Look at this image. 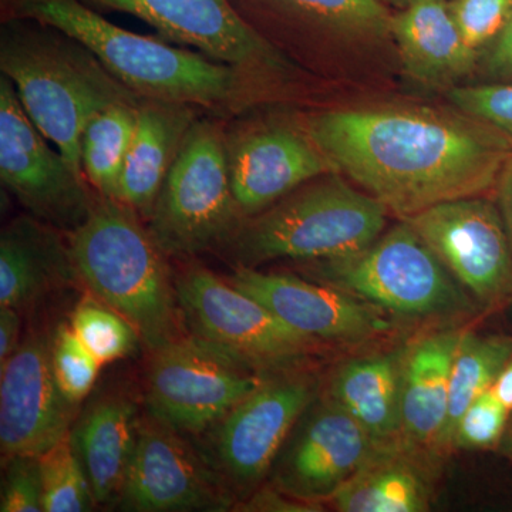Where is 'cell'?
<instances>
[{"instance_id": "cell-1", "label": "cell", "mask_w": 512, "mask_h": 512, "mask_svg": "<svg viewBox=\"0 0 512 512\" xmlns=\"http://www.w3.org/2000/svg\"><path fill=\"white\" fill-rule=\"evenodd\" d=\"M301 117L336 173L399 220L494 192L512 153L497 131L450 104L319 101Z\"/></svg>"}, {"instance_id": "cell-2", "label": "cell", "mask_w": 512, "mask_h": 512, "mask_svg": "<svg viewBox=\"0 0 512 512\" xmlns=\"http://www.w3.org/2000/svg\"><path fill=\"white\" fill-rule=\"evenodd\" d=\"M2 2L3 18L39 20L80 40L137 96L188 104L222 120L265 104H299L292 94L231 64L120 28L82 0Z\"/></svg>"}, {"instance_id": "cell-3", "label": "cell", "mask_w": 512, "mask_h": 512, "mask_svg": "<svg viewBox=\"0 0 512 512\" xmlns=\"http://www.w3.org/2000/svg\"><path fill=\"white\" fill-rule=\"evenodd\" d=\"M266 43L323 87L390 89L402 80L393 10L380 0H231Z\"/></svg>"}, {"instance_id": "cell-4", "label": "cell", "mask_w": 512, "mask_h": 512, "mask_svg": "<svg viewBox=\"0 0 512 512\" xmlns=\"http://www.w3.org/2000/svg\"><path fill=\"white\" fill-rule=\"evenodd\" d=\"M0 72L30 120L80 173L87 121L110 104L141 99L80 40L35 19L3 18Z\"/></svg>"}, {"instance_id": "cell-5", "label": "cell", "mask_w": 512, "mask_h": 512, "mask_svg": "<svg viewBox=\"0 0 512 512\" xmlns=\"http://www.w3.org/2000/svg\"><path fill=\"white\" fill-rule=\"evenodd\" d=\"M67 238L80 281L124 316L151 352L180 338L183 318L167 255L136 211L97 195L86 221Z\"/></svg>"}, {"instance_id": "cell-6", "label": "cell", "mask_w": 512, "mask_h": 512, "mask_svg": "<svg viewBox=\"0 0 512 512\" xmlns=\"http://www.w3.org/2000/svg\"><path fill=\"white\" fill-rule=\"evenodd\" d=\"M389 214L345 175L323 174L247 218L221 251L245 268L275 259L343 258L370 247L386 231Z\"/></svg>"}, {"instance_id": "cell-7", "label": "cell", "mask_w": 512, "mask_h": 512, "mask_svg": "<svg viewBox=\"0 0 512 512\" xmlns=\"http://www.w3.org/2000/svg\"><path fill=\"white\" fill-rule=\"evenodd\" d=\"M295 264L305 278L352 293L397 318L443 320L477 311L474 299L404 220L355 255Z\"/></svg>"}, {"instance_id": "cell-8", "label": "cell", "mask_w": 512, "mask_h": 512, "mask_svg": "<svg viewBox=\"0 0 512 512\" xmlns=\"http://www.w3.org/2000/svg\"><path fill=\"white\" fill-rule=\"evenodd\" d=\"M224 124L211 114L192 124L146 221L167 256L221 251L245 221L232 192Z\"/></svg>"}, {"instance_id": "cell-9", "label": "cell", "mask_w": 512, "mask_h": 512, "mask_svg": "<svg viewBox=\"0 0 512 512\" xmlns=\"http://www.w3.org/2000/svg\"><path fill=\"white\" fill-rule=\"evenodd\" d=\"M272 373L220 343L180 336L153 352L147 407L151 417L177 433H204Z\"/></svg>"}, {"instance_id": "cell-10", "label": "cell", "mask_w": 512, "mask_h": 512, "mask_svg": "<svg viewBox=\"0 0 512 512\" xmlns=\"http://www.w3.org/2000/svg\"><path fill=\"white\" fill-rule=\"evenodd\" d=\"M97 9L128 13L157 30L161 39L190 46L313 103L326 87L306 76L239 16L231 0H82Z\"/></svg>"}, {"instance_id": "cell-11", "label": "cell", "mask_w": 512, "mask_h": 512, "mask_svg": "<svg viewBox=\"0 0 512 512\" xmlns=\"http://www.w3.org/2000/svg\"><path fill=\"white\" fill-rule=\"evenodd\" d=\"M303 104H265L225 120L232 192L244 220L313 178L336 173L309 134Z\"/></svg>"}, {"instance_id": "cell-12", "label": "cell", "mask_w": 512, "mask_h": 512, "mask_svg": "<svg viewBox=\"0 0 512 512\" xmlns=\"http://www.w3.org/2000/svg\"><path fill=\"white\" fill-rule=\"evenodd\" d=\"M174 282L181 318L192 335L237 350L268 372L299 369L325 348L202 266H190Z\"/></svg>"}, {"instance_id": "cell-13", "label": "cell", "mask_w": 512, "mask_h": 512, "mask_svg": "<svg viewBox=\"0 0 512 512\" xmlns=\"http://www.w3.org/2000/svg\"><path fill=\"white\" fill-rule=\"evenodd\" d=\"M0 74V180L37 220L64 234L86 221L97 194L70 161L49 146Z\"/></svg>"}, {"instance_id": "cell-14", "label": "cell", "mask_w": 512, "mask_h": 512, "mask_svg": "<svg viewBox=\"0 0 512 512\" xmlns=\"http://www.w3.org/2000/svg\"><path fill=\"white\" fill-rule=\"evenodd\" d=\"M464 291L484 308L512 298V245L497 202L488 195L434 205L403 218Z\"/></svg>"}, {"instance_id": "cell-15", "label": "cell", "mask_w": 512, "mask_h": 512, "mask_svg": "<svg viewBox=\"0 0 512 512\" xmlns=\"http://www.w3.org/2000/svg\"><path fill=\"white\" fill-rule=\"evenodd\" d=\"M315 377L282 370L237 404L214 429V464L222 478L247 487L261 481L315 402Z\"/></svg>"}, {"instance_id": "cell-16", "label": "cell", "mask_w": 512, "mask_h": 512, "mask_svg": "<svg viewBox=\"0 0 512 512\" xmlns=\"http://www.w3.org/2000/svg\"><path fill=\"white\" fill-rule=\"evenodd\" d=\"M117 504L137 512L222 511L231 505L224 478L180 433L138 420L136 447Z\"/></svg>"}, {"instance_id": "cell-17", "label": "cell", "mask_w": 512, "mask_h": 512, "mask_svg": "<svg viewBox=\"0 0 512 512\" xmlns=\"http://www.w3.org/2000/svg\"><path fill=\"white\" fill-rule=\"evenodd\" d=\"M79 404L57 382L52 340L35 333L0 366V448L3 461L40 457L69 436Z\"/></svg>"}, {"instance_id": "cell-18", "label": "cell", "mask_w": 512, "mask_h": 512, "mask_svg": "<svg viewBox=\"0 0 512 512\" xmlns=\"http://www.w3.org/2000/svg\"><path fill=\"white\" fill-rule=\"evenodd\" d=\"M227 281L261 302L289 328L325 345H357L393 329L392 319L376 306L302 276L238 266Z\"/></svg>"}, {"instance_id": "cell-19", "label": "cell", "mask_w": 512, "mask_h": 512, "mask_svg": "<svg viewBox=\"0 0 512 512\" xmlns=\"http://www.w3.org/2000/svg\"><path fill=\"white\" fill-rule=\"evenodd\" d=\"M377 448L363 427L329 397L312 403L275 460L276 487L306 503L330 498Z\"/></svg>"}, {"instance_id": "cell-20", "label": "cell", "mask_w": 512, "mask_h": 512, "mask_svg": "<svg viewBox=\"0 0 512 512\" xmlns=\"http://www.w3.org/2000/svg\"><path fill=\"white\" fill-rule=\"evenodd\" d=\"M402 82L446 94L473 82L480 56L467 45L448 0H414L393 12Z\"/></svg>"}, {"instance_id": "cell-21", "label": "cell", "mask_w": 512, "mask_h": 512, "mask_svg": "<svg viewBox=\"0 0 512 512\" xmlns=\"http://www.w3.org/2000/svg\"><path fill=\"white\" fill-rule=\"evenodd\" d=\"M69 238L33 215H20L0 234V306L35 305L57 288L77 281Z\"/></svg>"}, {"instance_id": "cell-22", "label": "cell", "mask_w": 512, "mask_h": 512, "mask_svg": "<svg viewBox=\"0 0 512 512\" xmlns=\"http://www.w3.org/2000/svg\"><path fill=\"white\" fill-rule=\"evenodd\" d=\"M201 114L207 113L188 104L141 97L121 175L119 201L144 222L150 218L165 178Z\"/></svg>"}, {"instance_id": "cell-23", "label": "cell", "mask_w": 512, "mask_h": 512, "mask_svg": "<svg viewBox=\"0 0 512 512\" xmlns=\"http://www.w3.org/2000/svg\"><path fill=\"white\" fill-rule=\"evenodd\" d=\"M463 329L430 333L407 346L400 370L404 444L443 450L451 370Z\"/></svg>"}, {"instance_id": "cell-24", "label": "cell", "mask_w": 512, "mask_h": 512, "mask_svg": "<svg viewBox=\"0 0 512 512\" xmlns=\"http://www.w3.org/2000/svg\"><path fill=\"white\" fill-rule=\"evenodd\" d=\"M136 404L110 394L94 400L74 421L70 441L86 471L96 503H117L136 447Z\"/></svg>"}, {"instance_id": "cell-25", "label": "cell", "mask_w": 512, "mask_h": 512, "mask_svg": "<svg viewBox=\"0 0 512 512\" xmlns=\"http://www.w3.org/2000/svg\"><path fill=\"white\" fill-rule=\"evenodd\" d=\"M402 352L357 357L336 370L329 399L363 427L377 447L403 441L400 406Z\"/></svg>"}, {"instance_id": "cell-26", "label": "cell", "mask_w": 512, "mask_h": 512, "mask_svg": "<svg viewBox=\"0 0 512 512\" xmlns=\"http://www.w3.org/2000/svg\"><path fill=\"white\" fill-rule=\"evenodd\" d=\"M340 512H423L429 490L420 471L397 447H379L332 497Z\"/></svg>"}, {"instance_id": "cell-27", "label": "cell", "mask_w": 512, "mask_h": 512, "mask_svg": "<svg viewBox=\"0 0 512 512\" xmlns=\"http://www.w3.org/2000/svg\"><path fill=\"white\" fill-rule=\"evenodd\" d=\"M141 99L119 101L94 114L80 137V167L97 195L119 200L121 175Z\"/></svg>"}, {"instance_id": "cell-28", "label": "cell", "mask_w": 512, "mask_h": 512, "mask_svg": "<svg viewBox=\"0 0 512 512\" xmlns=\"http://www.w3.org/2000/svg\"><path fill=\"white\" fill-rule=\"evenodd\" d=\"M511 355L512 339L505 336H480L464 330L451 370L443 450L451 447L454 430L464 410L480 394L494 386Z\"/></svg>"}, {"instance_id": "cell-29", "label": "cell", "mask_w": 512, "mask_h": 512, "mask_svg": "<svg viewBox=\"0 0 512 512\" xmlns=\"http://www.w3.org/2000/svg\"><path fill=\"white\" fill-rule=\"evenodd\" d=\"M45 512H84L96 507L92 485L70 437L39 457Z\"/></svg>"}, {"instance_id": "cell-30", "label": "cell", "mask_w": 512, "mask_h": 512, "mask_svg": "<svg viewBox=\"0 0 512 512\" xmlns=\"http://www.w3.org/2000/svg\"><path fill=\"white\" fill-rule=\"evenodd\" d=\"M70 326L101 366L130 355L140 338L134 326L106 303L83 301Z\"/></svg>"}, {"instance_id": "cell-31", "label": "cell", "mask_w": 512, "mask_h": 512, "mask_svg": "<svg viewBox=\"0 0 512 512\" xmlns=\"http://www.w3.org/2000/svg\"><path fill=\"white\" fill-rule=\"evenodd\" d=\"M447 103L493 128L512 147V83H467L444 94Z\"/></svg>"}, {"instance_id": "cell-32", "label": "cell", "mask_w": 512, "mask_h": 512, "mask_svg": "<svg viewBox=\"0 0 512 512\" xmlns=\"http://www.w3.org/2000/svg\"><path fill=\"white\" fill-rule=\"evenodd\" d=\"M52 356L57 382L67 399L76 404L83 402L96 383L101 365L77 338L72 326L57 329Z\"/></svg>"}, {"instance_id": "cell-33", "label": "cell", "mask_w": 512, "mask_h": 512, "mask_svg": "<svg viewBox=\"0 0 512 512\" xmlns=\"http://www.w3.org/2000/svg\"><path fill=\"white\" fill-rule=\"evenodd\" d=\"M510 410L500 402L493 387L485 390L464 410L454 430L451 446L464 450H490L503 443Z\"/></svg>"}, {"instance_id": "cell-34", "label": "cell", "mask_w": 512, "mask_h": 512, "mask_svg": "<svg viewBox=\"0 0 512 512\" xmlns=\"http://www.w3.org/2000/svg\"><path fill=\"white\" fill-rule=\"evenodd\" d=\"M467 45L483 55L512 19V0H448Z\"/></svg>"}, {"instance_id": "cell-35", "label": "cell", "mask_w": 512, "mask_h": 512, "mask_svg": "<svg viewBox=\"0 0 512 512\" xmlns=\"http://www.w3.org/2000/svg\"><path fill=\"white\" fill-rule=\"evenodd\" d=\"M2 512H45L39 457L18 456L5 460Z\"/></svg>"}, {"instance_id": "cell-36", "label": "cell", "mask_w": 512, "mask_h": 512, "mask_svg": "<svg viewBox=\"0 0 512 512\" xmlns=\"http://www.w3.org/2000/svg\"><path fill=\"white\" fill-rule=\"evenodd\" d=\"M471 83H512V19L480 56Z\"/></svg>"}, {"instance_id": "cell-37", "label": "cell", "mask_w": 512, "mask_h": 512, "mask_svg": "<svg viewBox=\"0 0 512 512\" xmlns=\"http://www.w3.org/2000/svg\"><path fill=\"white\" fill-rule=\"evenodd\" d=\"M20 311L9 306H0V366L8 362L20 345Z\"/></svg>"}, {"instance_id": "cell-38", "label": "cell", "mask_w": 512, "mask_h": 512, "mask_svg": "<svg viewBox=\"0 0 512 512\" xmlns=\"http://www.w3.org/2000/svg\"><path fill=\"white\" fill-rule=\"evenodd\" d=\"M494 195L512 245V153L501 168L497 184H495Z\"/></svg>"}, {"instance_id": "cell-39", "label": "cell", "mask_w": 512, "mask_h": 512, "mask_svg": "<svg viewBox=\"0 0 512 512\" xmlns=\"http://www.w3.org/2000/svg\"><path fill=\"white\" fill-rule=\"evenodd\" d=\"M295 507H305V504H295L292 501H286L282 495L269 493V491H265V493H261L256 495L254 500L251 501L247 505V508L244 510H252V511H301L299 508ZM306 511V508H303Z\"/></svg>"}, {"instance_id": "cell-40", "label": "cell", "mask_w": 512, "mask_h": 512, "mask_svg": "<svg viewBox=\"0 0 512 512\" xmlns=\"http://www.w3.org/2000/svg\"><path fill=\"white\" fill-rule=\"evenodd\" d=\"M493 392L512 413V355L495 380Z\"/></svg>"}, {"instance_id": "cell-41", "label": "cell", "mask_w": 512, "mask_h": 512, "mask_svg": "<svg viewBox=\"0 0 512 512\" xmlns=\"http://www.w3.org/2000/svg\"><path fill=\"white\" fill-rule=\"evenodd\" d=\"M380 2L384 3L387 8L392 9L393 12H397V10H403L412 5L414 0H380Z\"/></svg>"}, {"instance_id": "cell-42", "label": "cell", "mask_w": 512, "mask_h": 512, "mask_svg": "<svg viewBox=\"0 0 512 512\" xmlns=\"http://www.w3.org/2000/svg\"><path fill=\"white\" fill-rule=\"evenodd\" d=\"M503 448L505 454L512 460V421L508 424L507 431H505V436L503 439Z\"/></svg>"}]
</instances>
